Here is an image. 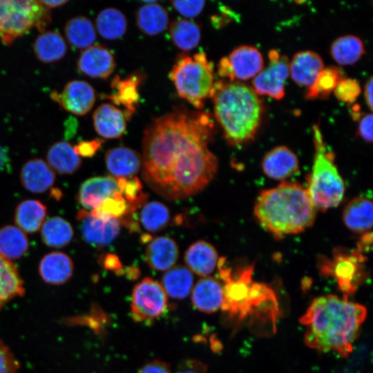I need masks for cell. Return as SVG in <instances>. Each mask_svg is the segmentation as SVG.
<instances>
[{"mask_svg": "<svg viewBox=\"0 0 373 373\" xmlns=\"http://www.w3.org/2000/svg\"><path fill=\"white\" fill-rule=\"evenodd\" d=\"M52 97L65 110L77 115L88 113L96 99L93 87L83 80L69 82L59 95L52 93Z\"/></svg>", "mask_w": 373, "mask_h": 373, "instance_id": "cell-12", "label": "cell"}, {"mask_svg": "<svg viewBox=\"0 0 373 373\" xmlns=\"http://www.w3.org/2000/svg\"><path fill=\"white\" fill-rule=\"evenodd\" d=\"M178 95L197 110H202L211 97L215 84L213 67L206 54L180 55L169 72Z\"/></svg>", "mask_w": 373, "mask_h": 373, "instance_id": "cell-6", "label": "cell"}, {"mask_svg": "<svg viewBox=\"0 0 373 373\" xmlns=\"http://www.w3.org/2000/svg\"><path fill=\"white\" fill-rule=\"evenodd\" d=\"M41 279L52 285L67 283L73 274L74 264L71 258L62 251H52L42 257L38 266Z\"/></svg>", "mask_w": 373, "mask_h": 373, "instance_id": "cell-17", "label": "cell"}, {"mask_svg": "<svg viewBox=\"0 0 373 373\" xmlns=\"http://www.w3.org/2000/svg\"><path fill=\"white\" fill-rule=\"evenodd\" d=\"M167 307V296L162 285L151 278L137 283L132 292L131 313L137 322L152 323Z\"/></svg>", "mask_w": 373, "mask_h": 373, "instance_id": "cell-9", "label": "cell"}, {"mask_svg": "<svg viewBox=\"0 0 373 373\" xmlns=\"http://www.w3.org/2000/svg\"><path fill=\"white\" fill-rule=\"evenodd\" d=\"M315 154L307 189L316 209L325 211L338 206L345 193L344 182L327 151L318 125L313 126Z\"/></svg>", "mask_w": 373, "mask_h": 373, "instance_id": "cell-5", "label": "cell"}, {"mask_svg": "<svg viewBox=\"0 0 373 373\" xmlns=\"http://www.w3.org/2000/svg\"><path fill=\"white\" fill-rule=\"evenodd\" d=\"M8 162V155L7 151L0 145V171L3 170Z\"/></svg>", "mask_w": 373, "mask_h": 373, "instance_id": "cell-53", "label": "cell"}, {"mask_svg": "<svg viewBox=\"0 0 373 373\" xmlns=\"http://www.w3.org/2000/svg\"><path fill=\"white\" fill-rule=\"evenodd\" d=\"M77 219L79 222L83 239L95 247H102L111 244L120 231V222L118 218L93 211H79Z\"/></svg>", "mask_w": 373, "mask_h": 373, "instance_id": "cell-11", "label": "cell"}, {"mask_svg": "<svg viewBox=\"0 0 373 373\" xmlns=\"http://www.w3.org/2000/svg\"><path fill=\"white\" fill-rule=\"evenodd\" d=\"M367 316L362 305L329 294L315 298L300 318L306 327L305 344L321 352H334L345 358Z\"/></svg>", "mask_w": 373, "mask_h": 373, "instance_id": "cell-2", "label": "cell"}, {"mask_svg": "<svg viewBox=\"0 0 373 373\" xmlns=\"http://www.w3.org/2000/svg\"><path fill=\"white\" fill-rule=\"evenodd\" d=\"M330 54L339 65H350L361 58L365 54V48L359 37L347 35L341 36L332 42Z\"/></svg>", "mask_w": 373, "mask_h": 373, "instance_id": "cell-36", "label": "cell"}, {"mask_svg": "<svg viewBox=\"0 0 373 373\" xmlns=\"http://www.w3.org/2000/svg\"><path fill=\"white\" fill-rule=\"evenodd\" d=\"M263 172L269 178L281 180L293 175L299 168L296 155L285 146H278L269 151L262 162Z\"/></svg>", "mask_w": 373, "mask_h": 373, "instance_id": "cell-19", "label": "cell"}, {"mask_svg": "<svg viewBox=\"0 0 373 373\" xmlns=\"http://www.w3.org/2000/svg\"><path fill=\"white\" fill-rule=\"evenodd\" d=\"M170 213L168 207L158 201L146 203L140 213V220L145 229L155 232L165 227L169 223Z\"/></svg>", "mask_w": 373, "mask_h": 373, "instance_id": "cell-40", "label": "cell"}, {"mask_svg": "<svg viewBox=\"0 0 373 373\" xmlns=\"http://www.w3.org/2000/svg\"><path fill=\"white\" fill-rule=\"evenodd\" d=\"M343 79V73L340 68L334 66L324 68L314 83L307 88L306 99L327 98Z\"/></svg>", "mask_w": 373, "mask_h": 373, "instance_id": "cell-39", "label": "cell"}, {"mask_svg": "<svg viewBox=\"0 0 373 373\" xmlns=\"http://www.w3.org/2000/svg\"><path fill=\"white\" fill-rule=\"evenodd\" d=\"M142 79V73L137 72L124 79L119 75H115L111 81V86L114 91L106 97L115 105L124 108L123 113L127 121L131 118L136 110L140 99L138 88Z\"/></svg>", "mask_w": 373, "mask_h": 373, "instance_id": "cell-15", "label": "cell"}, {"mask_svg": "<svg viewBox=\"0 0 373 373\" xmlns=\"http://www.w3.org/2000/svg\"><path fill=\"white\" fill-rule=\"evenodd\" d=\"M105 163L108 171L116 178H131L142 166V155L128 147H115L106 151Z\"/></svg>", "mask_w": 373, "mask_h": 373, "instance_id": "cell-24", "label": "cell"}, {"mask_svg": "<svg viewBox=\"0 0 373 373\" xmlns=\"http://www.w3.org/2000/svg\"><path fill=\"white\" fill-rule=\"evenodd\" d=\"M39 1L41 2V3H42L44 6H46L48 8L59 7L68 2L67 0H52V1L45 0V1Z\"/></svg>", "mask_w": 373, "mask_h": 373, "instance_id": "cell-52", "label": "cell"}, {"mask_svg": "<svg viewBox=\"0 0 373 373\" xmlns=\"http://www.w3.org/2000/svg\"><path fill=\"white\" fill-rule=\"evenodd\" d=\"M324 68L320 55L311 50H303L296 53L289 65L291 77L301 86H310L319 73Z\"/></svg>", "mask_w": 373, "mask_h": 373, "instance_id": "cell-22", "label": "cell"}, {"mask_svg": "<svg viewBox=\"0 0 373 373\" xmlns=\"http://www.w3.org/2000/svg\"><path fill=\"white\" fill-rule=\"evenodd\" d=\"M96 132L102 137H120L126 128V119L123 111L115 105L103 103L95 111L93 116Z\"/></svg>", "mask_w": 373, "mask_h": 373, "instance_id": "cell-20", "label": "cell"}, {"mask_svg": "<svg viewBox=\"0 0 373 373\" xmlns=\"http://www.w3.org/2000/svg\"><path fill=\"white\" fill-rule=\"evenodd\" d=\"M115 65L113 54L102 45H94L83 50L77 61L79 70L93 78L106 79L114 71Z\"/></svg>", "mask_w": 373, "mask_h": 373, "instance_id": "cell-13", "label": "cell"}, {"mask_svg": "<svg viewBox=\"0 0 373 373\" xmlns=\"http://www.w3.org/2000/svg\"><path fill=\"white\" fill-rule=\"evenodd\" d=\"M46 159L50 168L60 174L73 173L82 164V159L74 146L65 141L52 144L47 152Z\"/></svg>", "mask_w": 373, "mask_h": 373, "instance_id": "cell-30", "label": "cell"}, {"mask_svg": "<svg viewBox=\"0 0 373 373\" xmlns=\"http://www.w3.org/2000/svg\"><path fill=\"white\" fill-rule=\"evenodd\" d=\"M33 49L39 61L52 63L64 57L67 51V45L60 33L49 30L41 32L36 38Z\"/></svg>", "mask_w": 373, "mask_h": 373, "instance_id": "cell-31", "label": "cell"}, {"mask_svg": "<svg viewBox=\"0 0 373 373\" xmlns=\"http://www.w3.org/2000/svg\"><path fill=\"white\" fill-rule=\"evenodd\" d=\"M74 235L72 225L64 218L54 216L45 220L41 229L43 242L54 248L68 245Z\"/></svg>", "mask_w": 373, "mask_h": 373, "instance_id": "cell-35", "label": "cell"}, {"mask_svg": "<svg viewBox=\"0 0 373 373\" xmlns=\"http://www.w3.org/2000/svg\"><path fill=\"white\" fill-rule=\"evenodd\" d=\"M29 249L26 233L17 227L6 225L0 229V254L11 260L23 256Z\"/></svg>", "mask_w": 373, "mask_h": 373, "instance_id": "cell-32", "label": "cell"}, {"mask_svg": "<svg viewBox=\"0 0 373 373\" xmlns=\"http://www.w3.org/2000/svg\"><path fill=\"white\" fill-rule=\"evenodd\" d=\"M184 262L193 272L206 277L215 269L218 265V252L209 242L205 240H198L186 251Z\"/></svg>", "mask_w": 373, "mask_h": 373, "instance_id": "cell-25", "label": "cell"}, {"mask_svg": "<svg viewBox=\"0 0 373 373\" xmlns=\"http://www.w3.org/2000/svg\"><path fill=\"white\" fill-rule=\"evenodd\" d=\"M365 260L358 249H336L332 259L323 260L321 271L324 276L335 278L340 290L347 296L356 291L364 279L363 264Z\"/></svg>", "mask_w": 373, "mask_h": 373, "instance_id": "cell-8", "label": "cell"}, {"mask_svg": "<svg viewBox=\"0 0 373 373\" xmlns=\"http://www.w3.org/2000/svg\"><path fill=\"white\" fill-rule=\"evenodd\" d=\"M357 134L368 142L372 141V115H364L359 122Z\"/></svg>", "mask_w": 373, "mask_h": 373, "instance_id": "cell-46", "label": "cell"}, {"mask_svg": "<svg viewBox=\"0 0 373 373\" xmlns=\"http://www.w3.org/2000/svg\"><path fill=\"white\" fill-rule=\"evenodd\" d=\"M254 213L264 229L281 238L311 227L316 209L307 189L296 182H284L260 194Z\"/></svg>", "mask_w": 373, "mask_h": 373, "instance_id": "cell-4", "label": "cell"}, {"mask_svg": "<svg viewBox=\"0 0 373 373\" xmlns=\"http://www.w3.org/2000/svg\"><path fill=\"white\" fill-rule=\"evenodd\" d=\"M96 27L101 37L114 40L122 37L126 33L127 19L121 10L115 8H107L97 15Z\"/></svg>", "mask_w": 373, "mask_h": 373, "instance_id": "cell-37", "label": "cell"}, {"mask_svg": "<svg viewBox=\"0 0 373 373\" xmlns=\"http://www.w3.org/2000/svg\"><path fill=\"white\" fill-rule=\"evenodd\" d=\"M25 293L23 281L15 265L0 254V310Z\"/></svg>", "mask_w": 373, "mask_h": 373, "instance_id": "cell-29", "label": "cell"}, {"mask_svg": "<svg viewBox=\"0 0 373 373\" xmlns=\"http://www.w3.org/2000/svg\"><path fill=\"white\" fill-rule=\"evenodd\" d=\"M215 118L227 142L240 146L253 140L260 128L264 106L258 95L250 86L238 81L215 82Z\"/></svg>", "mask_w": 373, "mask_h": 373, "instance_id": "cell-3", "label": "cell"}, {"mask_svg": "<svg viewBox=\"0 0 373 373\" xmlns=\"http://www.w3.org/2000/svg\"><path fill=\"white\" fill-rule=\"evenodd\" d=\"M171 38L175 46L184 51L195 48L201 39L200 26L191 20L178 19L169 28Z\"/></svg>", "mask_w": 373, "mask_h": 373, "instance_id": "cell-38", "label": "cell"}, {"mask_svg": "<svg viewBox=\"0 0 373 373\" xmlns=\"http://www.w3.org/2000/svg\"><path fill=\"white\" fill-rule=\"evenodd\" d=\"M358 81L351 78H343L334 90L336 97L341 102L352 104L361 93Z\"/></svg>", "mask_w": 373, "mask_h": 373, "instance_id": "cell-42", "label": "cell"}, {"mask_svg": "<svg viewBox=\"0 0 373 373\" xmlns=\"http://www.w3.org/2000/svg\"><path fill=\"white\" fill-rule=\"evenodd\" d=\"M193 283L191 271L182 265L171 268L162 277V287L166 294L175 299L186 298L192 289Z\"/></svg>", "mask_w": 373, "mask_h": 373, "instance_id": "cell-34", "label": "cell"}, {"mask_svg": "<svg viewBox=\"0 0 373 373\" xmlns=\"http://www.w3.org/2000/svg\"><path fill=\"white\" fill-rule=\"evenodd\" d=\"M117 192H121L117 178L94 177L85 180L80 185L77 200L85 209L92 211Z\"/></svg>", "mask_w": 373, "mask_h": 373, "instance_id": "cell-14", "label": "cell"}, {"mask_svg": "<svg viewBox=\"0 0 373 373\" xmlns=\"http://www.w3.org/2000/svg\"><path fill=\"white\" fill-rule=\"evenodd\" d=\"M102 264L106 269L115 271H118L122 265L118 257L110 254L104 258Z\"/></svg>", "mask_w": 373, "mask_h": 373, "instance_id": "cell-49", "label": "cell"}, {"mask_svg": "<svg viewBox=\"0 0 373 373\" xmlns=\"http://www.w3.org/2000/svg\"><path fill=\"white\" fill-rule=\"evenodd\" d=\"M138 373H171V371L166 363L155 360L142 366Z\"/></svg>", "mask_w": 373, "mask_h": 373, "instance_id": "cell-47", "label": "cell"}, {"mask_svg": "<svg viewBox=\"0 0 373 373\" xmlns=\"http://www.w3.org/2000/svg\"><path fill=\"white\" fill-rule=\"evenodd\" d=\"M135 209L125 199L121 192H117L113 197L104 200L100 205L92 210L102 215L118 218L130 213Z\"/></svg>", "mask_w": 373, "mask_h": 373, "instance_id": "cell-41", "label": "cell"}, {"mask_svg": "<svg viewBox=\"0 0 373 373\" xmlns=\"http://www.w3.org/2000/svg\"><path fill=\"white\" fill-rule=\"evenodd\" d=\"M372 233L371 231L363 233L362 237L357 243V249L360 252H367L372 246Z\"/></svg>", "mask_w": 373, "mask_h": 373, "instance_id": "cell-50", "label": "cell"}, {"mask_svg": "<svg viewBox=\"0 0 373 373\" xmlns=\"http://www.w3.org/2000/svg\"><path fill=\"white\" fill-rule=\"evenodd\" d=\"M269 65L253 78L252 86L257 95L280 99L285 95V83L288 77L289 59L275 50L268 53Z\"/></svg>", "mask_w": 373, "mask_h": 373, "instance_id": "cell-10", "label": "cell"}, {"mask_svg": "<svg viewBox=\"0 0 373 373\" xmlns=\"http://www.w3.org/2000/svg\"><path fill=\"white\" fill-rule=\"evenodd\" d=\"M65 34L69 44L78 49H86L96 40L93 22L86 17L77 16L69 19L65 26Z\"/></svg>", "mask_w": 373, "mask_h": 373, "instance_id": "cell-33", "label": "cell"}, {"mask_svg": "<svg viewBox=\"0 0 373 373\" xmlns=\"http://www.w3.org/2000/svg\"><path fill=\"white\" fill-rule=\"evenodd\" d=\"M104 140L95 139L90 141H81L74 146L76 153L82 157H91L94 155L101 147Z\"/></svg>", "mask_w": 373, "mask_h": 373, "instance_id": "cell-45", "label": "cell"}, {"mask_svg": "<svg viewBox=\"0 0 373 373\" xmlns=\"http://www.w3.org/2000/svg\"><path fill=\"white\" fill-rule=\"evenodd\" d=\"M206 366L196 361H189L180 368L177 373H204Z\"/></svg>", "mask_w": 373, "mask_h": 373, "instance_id": "cell-48", "label": "cell"}, {"mask_svg": "<svg viewBox=\"0 0 373 373\" xmlns=\"http://www.w3.org/2000/svg\"><path fill=\"white\" fill-rule=\"evenodd\" d=\"M224 300L223 286L213 277L200 279L192 290L191 302L198 310L204 313L218 311Z\"/></svg>", "mask_w": 373, "mask_h": 373, "instance_id": "cell-21", "label": "cell"}, {"mask_svg": "<svg viewBox=\"0 0 373 373\" xmlns=\"http://www.w3.org/2000/svg\"><path fill=\"white\" fill-rule=\"evenodd\" d=\"M215 131L209 113L184 106L153 118L142 140V175L147 184L170 200L202 191L218 171V158L209 148Z\"/></svg>", "mask_w": 373, "mask_h": 373, "instance_id": "cell-1", "label": "cell"}, {"mask_svg": "<svg viewBox=\"0 0 373 373\" xmlns=\"http://www.w3.org/2000/svg\"><path fill=\"white\" fill-rule=\"evenodd\" d=\"M364 96L367 106L369 107L370 110L372 111V89H373V80L372 77H370L367 81L365 87H364Z\"/></svg>", "mask_w": 373, "mask_h": 373, "instance_id": "cell-51", "label": "cell"}, {"mask_svg": "<svg viewBox=\"0 0 373 373\" xmlns=\"http://www.w3.org/2000/svg\"><path fill=\"white\" fill-rule=\"evenodd\" d=\"M19 366L12 352L0 339V373H17Z\"/></svg>", "mask_w": 373, "mask_h": 373, "instance_id": "cell-43", "label": "cell"}, {"mask_svg": "<svg viewBox=\"0 0 373 373\" xmlns=\"http://www.w3.org/2000/svg\"><path fill=\"white\" fill-rule=\"evenodd\" d=\"M48 215L46 206L38 200L28 199L19 202L15 211L16 227L25 233L37 232Z\"/></svg>", "mask_w": 373, "mask_h": 373, "instance_id": "cell-27", "label": "cell"}, {"mask_svg": "<svg viewBox=\"0 0 373 373\" xmlns=\"http://www.w3.org/2000/svg\"><path fill=\"white\" fill-rule=\"evenodd\" d=\"M51 21L39 1L0 0V38L7 45L35 26L43 32Z\"/></svg>", "mask_w": 373, "mask_h": 373, "instance_id": "cell-7", "label": "cell"}, {"mask_svg": "<svg viewBox=\"0 0 373 373\" xmlns=\"http://www.w3.org/2000/svg\"><path fill=\"white\" fill-rule=\"evenodd\" d=\"M179 257L176 242L166 236L153 239L145 251V260L148 265L156 271H166L173 267Z\"/></svg>", "mask_w": 373, "mask_h": 373, "instance_id": "cell-23", "label": "cell"}, {"mask_svg": "<svg viewBox=\"0 0 373 373\" xmlns=\"http://www.w3.org/2000/svg\"><path fill=\"white\" fill-rule=\"evenodd\" d=\"M172 6L182 16L188 18L199 15L203 10L204 1H173Z\"/></svg>", "mask_w": 373, "mask_h": 373, "instance_id": "cell-44", "label": "cell"}, {"mask_svg": "<svg viewBox=\"0 0 373 373\" xmlns=\"http://www.w3.org/2000/svg\"><path fill=\"white\" fill-rule=\"evenodd\" d=\"M136 13V25L141 32L154 36L164 32L169 24L166 10L156 1H145Z\"/></svg>", "mask_w": 373, "mask_h": 373, "instance_id": "cell-28", "label": "cell"}, {"mask_svg": "<svg viewBox=\"0 0 373 373\" xmlns=\"http://www.w3.org/2000/svg\"><path fill=\"white\" fill-rule=\"evenodd\" d=\"M233 80H247L256 76L264 67V60L259 50L243 45L235 48L227 57Z\"/></svg>", "mask_w": 373, "mask_h": 373, "instance_id": "cell-16", "label": "cell"}, {"mask_svg": "<svg viewBox=\"0 0 373 373\" xmlns=\"http://www.w3.org/2000/svg\"><path fill=\"white\" fill-rule=\"evenodd\" d=\"M372 202L366 197H357L352 200L345 207L343 220L352 231L365 233L372 227Z\"/></svg>", "mask_w": 373, "mask_h": 373, "instance_id": "cell-26", "label": "cell"}, {"mask_svg": "<svg viewBox=\"0 0 373 373\" xmlns=\"http://www.w3.org/2000/svg\"><path fill=\"white\" fill-rule=\"evenodd\" d=\"M55 173L47 162L39 158L31 159L23 164L20 171V181L30 192L43 193L55 182Z\"/></svg>", "mask_w": 373, "mask_h": 373, "instance_id": "cell-18", "label": "cell"}]
</instances>
